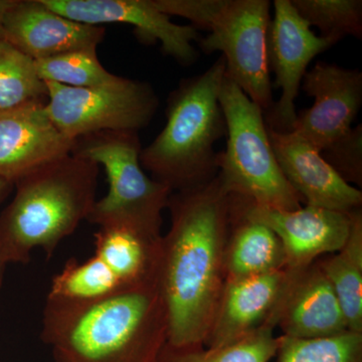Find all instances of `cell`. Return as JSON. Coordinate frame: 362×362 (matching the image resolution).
I'll list each match as a JSON object with an SVG mask.
<instances>
[{"label": "cell", "instance_id": "cell-1", "mask_svg": "<svg viewBox=\"0 0 362 362\" xmlns=\"http://www.w3.org/2000/svg\"><path fill=\"white\" fill-rule=\"evenodd\" d=\"M171 225L162 237L159 288L168 318V344L204 345L226 283L230 197L218 176L173 192Z\"/></svg>", "mask_w": 362, "mask_h": 362}, {"label": "cell", "instance_id": "cell-2", "mask_svg": "<svg viewBox=\"0 0 362 362\" xmlns=\"http://www.w3.org/2000/svg\"><path fill=\"white\" fill-rule=\"evenodd\" d=\"M40 335L54 362H158L168 312L159 284L81 303L47 299Z\"/></svg>", "mask_w": 362, "mask_h": 362}, {"label": "cell", "instance_id": "cell-3", "mask_svg": "<svg viewBox=\"0 0 362 362\" xmlns=\"http://www.w3.org/2000/svg\"><path fill=\"white\" fill-rule=\"evenodd\" d=\"M99 165L70 156L16 181L13 202L0 216V257L6 264L30 261L33 250L47 256L87 220L96 202Z\"/></svg>", "mask_w": 362, "mask_h": 362}, {"label": "cell", "instance_id": "cell-4", "mask_svg": "<svg viewBox=\"0 0 362 362\" xmlns=\"http://www.w3.org/2000/svg\"><path fill=\"white\" fill-rule=\"evenodd\" d=\"M225 75L221 56L204 73L182 78L169 95L163 130L141 150L142 168L171 192L206 185L218 175L214 144L226 135L218 102Z\"/></svg>", "mask_w": 362, "mask_h": 362}, {"label": "cell", "instance_id": "cell-5", "mask_svg": "<svg viewBox=\"0 0 362 362\" xmlns=\"http://www.w3.org/2000/svg\"><path fill=\"white\" fill-rule=\"evenodd\" d=\"M168 16L190 21L206 30L199 44L206 54L221 52L226 78L237 84L263 112L273 107L267 35L271 23L269 0H153Z\"/></svg>", "mask_w": 362, "mask_h": 362}, {"label": "cell", "instance_id": "cell-6", "mask_svg": "<svg viewBox=\"0 0 362 362\" xmlns=\"http://www.w3.org/2000/svg\"><path fill=\"white\" fill-rule=\"evenodd\" d=\"M218 102L228 140L218 153L216 176L226 192L266 209H300L303 199L281 170L263 110L226 76Z\"/></svg>", "mask_w": 362, "mask_h": 362}, {"label": "cell", "instance_id": "cell-7", "mask_svg": "<svg viewBox=\"0 0 362 362\" xmlns=\"http://www.w3.org/2000/svg\"><path fill=\"white\" fill-rule=\"evenodd\" d=\"M141 150L137 132L101 131L76 139L71 154L103 166L108 178V192L95 202L89 223L161 233L162 211L173 192L145 175Z\"/></svg>", "mask_w": 362, "mask_h": 362}, {"label": "cell", "instance_id": "cell-8", "mask_svg": "<svg viewBox=\"0 0 362 362\" xmlns=\"http://www.w3.org/2000/svg\"><path fill=\"white\" fill-rule=\"evenodd\" d=\"M45 110L69 139L101 131L137 132L156 116L159 99L148 83L122 78L116 84L73 88L45 82Z\"/></svg>", "mask_w": 362, "mask_h": 362}, {"label": "cell", "instance_id": "cell-9", "mask_svg": "<svg viewBox=\"0 0 362 362\" xmlns=\"http://www.w3.org/2000/svg\"><path fill=\"white\" fill-rule=\"evenodd\" d=\"M274 18L267 35L269 70L275 75L272 87L282 90L280 99L267 112V127L292 132L296 123V102L302 80L313 59L333 45L318 37L298 13L291 0L274 1Z\"/></svg>", "mask_w": 362, "mask_h": 362}, {"label": "cell", "instance_id": "cell-10", "mask_svg": "<svg viewBox=\"0 0 362 362\" xmlns=\"http://www.w3.org/2000/svg\"><path fill=\"white\" fill-rule=\"evenodd\" d=\"M45 6L77 23L90 25L126 23L134 26L138 39L146 44L160 42L161 51L182 66L199 59L194 42L201 33L192 25H176L153 0H42Z\"/></svg>", "mask_w": 362, "mask_h": 362}, {"label": "cell", "instance_id": "cell-11", "mask_svg": "<svg viewBox=\"0 0 362 362\" xmlns=\"http://www.w3.org/2000/svg\"><path fill=\"white\" fill-rule=\"evenodd\" d=\"M301 88L314 104L297 113L293 132L321 152L351 130L362 104V73L319 62Z\"/></svg>", "mask_w": 362, "mask_h": 362}, {"label": "cell", "instance_id": "cell-12", "mask_svg": "<svg viewBox=\"0 0 362 362\" xmlns=\"http://www.w3.org/2000/svg\"><path fill=\"white\" fill-rule=\"evenodd\" d=\"M230 199L247 218L264 223L282 242L286 270L301 272L324 254L344 246L350 230L349 214L306 206L295 211H278L255 206L240 197Z\"/></svg>", "mask_w": 362, "mask_h": 362}, {"label": "cell", "instance_id": "cell-13", "mask_svg": "<svg viewBox=\"0 0 362 362\" xmlns=\"http://www.w3.org/2000/svg\"><path fill=\"white\" fill-rule=\"evenodd\" d=\"M292 278V272L284 269L254 277L226 280L204 346H226L265 324L278 326L280 306Z\"/></svg>", "mask_w": 362, "mask_h": 362}, {"label": "cell", "instance_id": "cell-14", "mask_svg": "<svg viewBox=\"0 0 362 362\" xmlns=\"http://www.w3.org/2000/svg\"><path fill=\"white\" fill-rule=\"evenodd\" d=\"M45 104H28L0 113V180L16 182L73 151L76 140L59 132Z\"/></svg>", "mask_w": 362, "mask_h": 362}, {"label": "cell", "instance_id": "cell-15", "mask_svg": "<svg viewBox=\"0 0 362 362\" xmlns=\"http://www.w3.org/2000/svg\"><path fill=\"white\" fill-rule=\"evenodd\" d=\"M269 138L281 170L306 206L345 214L361 209L362 192L349 185L320 152L295 132H276Z\"/></svg>", "mask_w": 362, "mask_h": 362}, {"label": "cell", "instance_id": "cell-16", "mask_svg": "<svg viewBox=\"0 0 362 362\" xmlns=\"http://www.w3.org/2000/svg\"><path fill=\"white\" fill-rule=\"evenodd\" d=\"M105 35L103 26L69 20L45 6L42 0H14L4 20V40L33 61L97 49Z\"/></svg>", "mask_w": 362, "mask_h": 362}, {"label": "cell", "instance_id": "cell-17", "mask_svg": "<svg viewBox=\"0 0 362 362\" xmlns=\"http://www.w3.org/2000/svg\"><path fill=\"white\" fill-rule=\"evenodd\" d=\"M278 326L284 337L299 339L349 331L339 300L318 262L293 275L281 304Z\"/></svg>", "mask_w": 362, "mask_h": 362}, {"label": "cell", "instance_id": "cell-18", "mask_svg": "<svg viewBox=\"0 0 362 362\" xmlns=\"http://www.w3.org/2000/svg\"><path fill=\"white\" fill-rule=\"evenodd\" d=\"M161 233L124 225L99 226L95 256L128 289L159 284Z\"/></svg>", "mask_w": 362, "mask_h": 362}, {"label": "cell", "instance_id": "cell-19", "mask_svg": "<svg viewBox=\"0 0 362 362\" xmlns=\"http://www.w3.org/2000/svg\"><path fill=\"white\" fill-rule=\"evenodd\" d=\"M284 269L286 252L278 235L264 223L247 218L230 199V228L225 254L226 281Z\"/></svg>", "mask_w": 362, "mask_h": 362}, {"label": "cell", "instance_id": "cell-20", "mask_svg": "<svg viewBox=\"0 0 362 362\" xmlns=\"http://www.w3.org/2000/svg\"><path fill=\"white\" fill-rule=\"evenodd\" d=\"M350 230L340 251L318 262L341 305L349 330L362 333V211L349 214Z\"/></svg>", "mask_w": 362, "mask_h": 362}, {"label": "cell", "instance_id": "cell-21", "mask_svg": "<svg viewBox=\"0 0 362 362\" xmlns=\"http://www.w3.org/2000/svg\"><path fill=\"white\" fill-rule=\"evenodd\" d=\"M127 289L94 255L87 261L71 259L66 262L63 270L52 279L47 299L81 303Z\"/></svg>", "mask_w": 362, "mask_h": 362}, {"label": "cell", "instance_id": "cell-22", "mask_svg": "<svg viewBox=\"0 0 362 362\" xmlns=\"http://www.w3.org/2000/svg\"><path fill=\"white\" fill-rule=\"evenodd\" d=\"M275 327L265 324L239 341L216 349H204V345L173 347L166 343L158 362H269L280 345V337L274 335Z\"/></svg>", "mask_w": 362, "mask_h": 362}, {"label": "cell", "instance_id": "cell-23", "mask_svg": "<svg viewBox=\"0 0 362 362\" xmlns=\"http://www.w3.org/2000/svg\"><path fill=\"white\" fill-rule=\"evenodd\" d=\"M47 89L35 62L0 40V113L32 103H47Z\"/></svg>", "mask_w": 362, "mask_h": 362}, {"label": "cell", "instance_id": "cell-24", "mask_svg": "<svg viewBox=\"0 0 362 362\" xmlns=\"http://www.w3.org/2000/svg\"><path fill=\"white\" fill-rule=\"evenodd\" d=\"M291 2L309 25L318 28L319 37L333 45L349 35L361 39V0H291Z\"/></svg>", "mask_w": 362, "mask_h": 362}, {"label": "cell", "instance_id": "cell-25", "mask_svg": "<svg viewBox=\"0 0 362 362\" xmlns=\"http://www.w3.org/2000/svg\"><path fill=\"white\" fill-rule=\"evenodd\" d=\"M35 62L37 75L44 82L68 87H102L116 84L122 78L104 68L98 59L97 49L66 52Z\"/></svg>", "mask_w": 362, "mask_h": 362}, {"label": "cell", "instance_id": "cell-26", "mask_svg": "<svg viewBox=\"0 0 362 362\" xmlns=\"http://www.w3.org/2000/svg\"><path fill=\"white\" fill-rule=\"evenodd\" d=\"M279 362H362V333L299 339L281 335Z\"/></svg>", "mask_w": 362, "mask_h": 362}, {"label": "cell", "instance_id": "cell-27", "mask_svg": "<svg viewBox=\"0 0 362 362\" xmlns=\"http://www.w3.org/2000/svg\"><path fill=\"white\" fill-rule=\"evenodd\" d=\"M324 160L349 185H362V126L351 128L347 134L320 152Z\"/></svg>", "mask_w": 362, "mask_h": 362}, {"label": "cell", "instance_id": "cell-28", "mask_svg": "<svg viewBox=\"0 0 362 362\" xmlns=\"http://www.w3.org/2000/svg\"><path fill=\"white\" fill-rule=\"evenodd\" d=\"M14 0H0V40L4 39V20L6 11L13 6Z\"/></svg>", "mask_w": 362, "mask_h": 362}, {"label": "cell", "instance_id": "cell-29", "mask_svg": "<svg viewBox=\"0 0 362 362\" xmlns=\"http://www.w3.org/2000/svg\"><path fill=\"white\" fill-rule=\"evenodd\" d=\"M9 185H11V183L6 182V180H0V199H1L2 197L6 194Z\"/></svg>", "mask_w": 362, "mask_h": 362}, {"label": "cell", "instance_id": "cell-30", "mask_svg": "<svg viewBox=\"0 0 362 362\" xmlns=\"http://www.w3.org/2000/svg\"><path fill=\"white\" fill-rule=\"evenodd\" d=\"M6 262L0 257V286H1L2 277H4V269H6Z\"/></svg>", "mask_w": 362, "mask_h": 362}]
</instances>
